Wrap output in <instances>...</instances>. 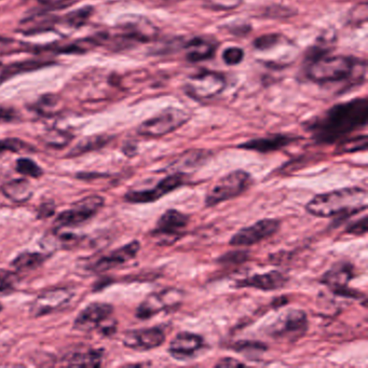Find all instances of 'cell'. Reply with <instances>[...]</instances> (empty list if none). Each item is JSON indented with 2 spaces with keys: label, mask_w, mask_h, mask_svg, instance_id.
I'll return each instance as SVG.
<instances>
[{
  "label": "cell",
  "mask_w": 368,
  "mask_h": 368,
  "mask_svg": "<svg viewBox=\"0 0 368 368\" xmlns=\"http://www.w3.org/2000/svg\"><path fill=\"white\" fill-rule=\"evenodd\" d=\"M327 38L306 51L303 69L306 78L319 86L345 84V88L363 84L366 77V62L343 54H333Z\"/></svg>",
  "instance_id": "obj_1"
},
{
  "label": "cell",
  "mask_w": 368,
  "mask_h": 368,
  "mask_svg": "<svg viewBox=\"0 0 368 368\" xmlns=\"http://www.w3.org/2000/svg\"><path fill=\"white\" fill-rule=\"evenodd\" d=\"M368 122L367 97H356L334 106L305 122L306 131L320 145H332L364 129Z\"/></svg>",
  "instance_id": "obj_2"
},
{
  "label": "cell",
  "mask_w": 368,
  "mask_h": 368,
  "mask_svg": "<svg viewBox=\"0 0 368 368\" xmlns=\"http://www.w3.org/2000/svg\"><path fill=\"white\" fill-rule=\"evenodd\" d=\"M308 214L319 218H333L336 222L349 218L367 209V192L360 187H345L341 189L315 194L305 207Z\"/></svg>",
  "instance_id": "obj_3"
},
{
  "label": "cell",
  "mask_w": 368,
  "mask_h": 368,
  "mask_svg": "<svg viewBox=\"0 0 368 368\" xmlns=\"http://www.w3.org/2000/svg\"><path fill=\"white\" fill-rule=\"evenodd\" d=\"M254 183L252 175L244 170H235L220 177L209 187L205 194V205L207 207L235 199L250 189Z\"/></svg>",
  "instance_id": "obj_4"
},
{
  "label": "cell",
  "mask_w": 368,
  "mask_h": 368,
  "mask_svg": "<svg viewBox=\"0 0 368 368\" xmlns=\"http://www.w3.org/2000/svg\"><path fill=\"white\" fill-rule=\"evenodd\" d=\"M115 43L120 49L129 48L135 43L156 41L159 37V28L145 16L131 14L122 18L117 26Z\"/></svg>",
  "instance_id": "obj_5"
},
{
  "label": "cell",
  "mask_w": 368,
  "mask_h": 368,
  "mask_svg": "<svg viewBox=\"0 0 368 368\" xmlns=\"http://www.w3.org/2000/svg\"><path fill=\"white\" fill-rule=\"evenodd\" d=\"M190 118L192 115L185 109L169 106L162 109L156 116L141 122L137 128V133L148 139H160L181 129Z\"/></svg>",
  "instance_id": "obj_6"
},
{
  "label": "cell",
  "mask_w": 368,
  "mask_h": 368,
  "mask_svg": "<svg viewBox=\"0 0 368 368\" xmlns=\"http://www.w3.org/2000/svg\"><path fill=\"white\" fill-rule=\"evenodd\" d=\"M309 320L305 311L292 309L281 314L265 330L266 335L277 341L295 343L307 334Z\"/></svg>",
  "instance_id": "obj_7"
},
{
  "label": "cell",
  "mask_w": 368,
  "mask_h": 368,
  "mask_svg": "<svg viewBox=\"0 0 368 368\" xmlns=\"http://www.w3.org/2000/svg\"><path fill=\"white\" fill-rule=\"evenodd\" d=\"M113 313L114 307L109 303H90L77 315L73 328L80 332L97 330L102 335H113L117 330V321L113 318Z\"/></svg>",
  "instance_id": "obj_8"
},
{
  "label": "cell",
  "mask_w": 368,
  "mask_h": 368,
  "mask_svg": "<svg viewBox=\"0 0 368 368\" xmlns=\"http://www.w3.org/2000/svg\"><path fill=\"white\" fill-rule=\"evenodd\" d=\"M227 88V78L220 71L202 69L188 77L183 90L194 101L203 102L220 95Z\"/></svg>",
  "instance_id": "obj_9"
},
{
  "label": "cell",
  "mask_w": 368,
  "mask_h": 368,
  "mask_svg": "<svg viewBox=\"0 0 368 368\" xmlns=\"http://www.w3.org/2000/svg\"><path fill=\"white\" fill-rule=\"evenodd\" d=\"M189 222V215L179 209H168L157 220L150 235L160 246H172L185 237Z\"/></svg>",
  "instance_id": "obj_10"
},
{
  "label": "cell",
  "mask_w": 368,
  "mask_h": 368,
  "mask_svg": "<svg viewBox=\"0 0 368 368\" xmlns=\"http://www.w3.org/2000/svg\"><path fill=\"white\" fill-rule=\"evenodd\" d=\"M189 175L185 172H172L171 174L162 179L152 188L148 189L130 190L124 194V201L132 205L154 203L167 194L175 192L188 182Z\"/></svg>",
  "instance_id": "obj_11"
},
{
  "label": "cell",
  "mask_w": 368,
  "mask_h": 368,
  "mask_svg": "<svg viewBox=\"0 0 368 368\" xmlns=\"http://www.w3.org/2000/svg\"><path fill=\"white\" fill-rule=\"evenodd\" d=\"M184 292L175 288H168L152 292L137 307L135 317L139 320H149L160 312L176 310L182 305Z\"/></svg>",
  "instance_id": "obj_12"
},
{
  "label": "cell",
  "mask_w": 368,
  "mask_h": 368,
  "mask_svg": "<svg viewBox=\"0 0 368 368\" xmlns=\"http://www.w3.org/2000/svg\"><path fill=\"white\" fill-rule=\"evenodd\" d=\"M354 275L356 271L353 264L341 260L324 273L321 277L320 283L327 286L334 295L349 299H360L365 297L364 294L349 286V283L354 277Z\"/></svg>",
  "instance_id": "obj_13"
},
{
  "label": "cell",
  "mask_w": 368,
  "mask_h": 368,
  "mask_svg": "<svg viewBox=\"0 0 368 368\" xmlns=\"http://www.w3.org/2000/svg\"><path fill=\"white\" fill-rule=\"evenodd\" d=\"M104 198L96 194L79 200L71 209H66L56 217V227H75L88 222L104 207Z\"/></svg>",
  "instance_id": "obj_14"
},
{
  "label": "cell",
  "mask_w": 368,
  "mask_h": 368,
  "mask_svg": "<svg viewBox=\"0 0 368 368\" xmlns=\"http://www.w3.org/2000/svg\"><path fill=\"white\" fill-rule=\"evenodd\" d=\"M281 228V220L275 218H262L255 224L241 228L229 240L232 247H250L269 239Z\"/></svg>",
  "instance_id": "obj_15"
},
{
  "label": "cell",
  "mask_w": 368,
  "mask_h": 368,
  "mask_svg": "<svg viewBox=\"0 0 368 368\" xmlns=\"http://www.w3.org/2000/svg\"><path fill=\"white\" fill-rule=\"evenodd\" d=\"M167 335L161 326L154 327L139 328V330H128L124 333V347L139 352L154 350L163 345Z\"/></svg>",
  "instance_id": "obj_16"
},
{
  "label": "cell",
  "mask_w": 368,
  "mask_h": 368,
  "mask_svg": "<svg viewBox=\"0 0 368 368\" xmlns=\"http://www.w3.org/2000/svg\"><path fill=\"white\" fill-rule=\"evenodd\" d=\"M71 298L73 292L69 288H58L43 290L32 303L30 313L34 318L50 314L67 305Z\"/></svg>",
  "instance_id": "obj_17"
},
{
  "label": "cell",
  "mask_w": 368,
  "mask_h": 368,
  "mask_svg": "<svg viewBox=\"0 0 368 368\" xmlns=\"http://www.w3.org/2000/svg\"><path fill=\"white\" fill-rule=\"evenodd\" d=\"M205 347V338L199 334L184 330L179 332L172 339L168 352L176 360H189L203 350Z\"/></svg>",
  "instance_id": "obj_18"
},
{
  "label": "cell",
  "mask_w": 368,
  "mask_h": 368,
  "mask_svg": "<svg viewBox=\"0 0 368 368\" xmlns=\"http://www.w3.org/2000/svg\"><path fill=\"white\" fill-rule=\"evenodd\" d=\"M139 250H141V243L137 240H134L132 242L124 244V246H120L103 257L99 258L94 264H92L90 270L95 273L108 271L113 268L124 265L130 260H134L139 254Z\"/></svg>",
  "instance_id": "obj_19"
},
{
  "label": "cell",
  "mask_w": 368,
  "mask_h": 368,
  "mask_svg": "<svg viewBox=\"0 0 368 368\" xmlns=\"http://www.w3.org/2000/svg\"><path fill=\"white\" fill-rule=\"evenodd\" d=\"M288 275L277 271L271 270L262 275H254L244 277L241 280L235 281V288H255L262 292H273V290H281L288 284Z\"/></svg>",
  "instance_id": "obj_20"
},
{
  "label": "cell",
  "mask_w": 368,
  "mask_h": 368,
  "mask_svg": "<svg viewBox=\"0 0 368 368\" xmlns=\"http://www.w3.org/2000/svg\"><path fill=\"white\" fill-rule=\"evenodd\" d=\"M218 46L220 43L212 36H196L183 43V49L186 51L185 58L187 62L192 64L212 60Z\"/></svg>",
  "instance_id": "obj_21"
},
{
  "label": "cell",
  "mask_w": 368,
  "mask_h": 368,
  "mask_svg": "<svg viewBox=\"0 0 368 368\" xmlns=\"http://www.w3.org/2000/svg\"><path fill=\"white\" fill-rule=\"evenodd\" d=\"M300 137L290 134H271L265 137H257L244 141L238 145L237 148L258 152V154H269L279 152L285 147L290 146L292 143L299 141Z\"/></svg>",
  "instance_id": "obj_22"
},
{
  "label": "cell",
  "mask_w": 368,
  "mask_h": 368,
  "mask_svg": "<svg viewBox=\"0 0 368 368\" xmlns=\"http://www.w3.org/2000/svg\"><path fill=\"white\" fill-rule=\"evenodd\" d=\"M58 22V18L56 16H50L47 13H37L21 21L18 31L24 35L43 33L52 31Z\"/></svg>",
  "instance_id": "obj_23"
},
{
  "label": "cell",
  "mask_w": 368,
  "mask_h": 368,
  "mask_svg": "<svg viewBox=\"0 0 368 368\" xmlns=\"http://www.w3.org/2000/svg\"><path fill=\"white\" fill-rule=\"evenodd\" d=\"M1 192L5 198L14 203H25L33 197V185L25 179H12L1 187Z\"/></svg>",
  "instance_id": "obj_24"
},
{
  "label": "cell",
  "mask_w": 368,
  "mask_h": 368,
  "mask_svg": "<svg viewBox=\"0 0 368 368\" xmlns=\"http://www.w3.org/2000/svg\"><path fill=\"white\" fill-rule=\"evenodd\" d=\"M212 156V152L205 149H192L185 152L184 154L175 160L171 164V168L174 172H184L187 169H196L201 167ZM186 173V172H185Z\"/></svg>",
  "instance_id": "obj_25"
},
{
  "label": "cell",
  "mask_w": 368,
  "mask_h": 368,
  "mask_svg": "<svg viewBox=\"0 0 368 368\" xmlns=\"http://www.w3.org/2000/svg\"><path fill=\"white\" fill-rule=\"evenodd\" d=\"M54 64V62L46 61V60H27V61L10 64V65L5 66V69L0 73V84H3L13 77L18 76V75L45 69V67H49Z\"/></svg>",
  "instance_id": "obj_26"
},
{
  "label": "cell",
  "mask_w": 368,
  "mask_h": 368,
  "mask_svg": "<svg viewBox=\"0 0 368 368\" xmlns=\"http://www.w3.org/2000/svg\"><path fill=\"white\" fill-rule=\"evenodd\" d=\"M111 141V137L108 135H93V137H87V139L79 141L78 144L73 147L66 157L75 158V157L81 156L87 152H95V150H99V149L106 146Z\"/></svg>",
  "instance_id": "obj_27"
},
{
  "label": "cell",
  "mask_w": 368,
  "mask_h": 368,
  "mask_svg": "<svg viewBox=\"0 0 368 368\" xmlns=\"http://www.w3.org/2000/svg\"><path fill=\"white\" fill-rule=\"evenodd\" d=\"M103 351L87 350L84 352H76L67 358V365L79 366V367H99L102 364Z\"/></svg>",
  "instance_id": "obj_28"
},
{
  "label": "cell",
  "mask_w": 368,
  "mask_h": 368,
  "mask_svg": "<svg viewBox=\"0 0 368 368\" xmlns=\"http://www.w3.org/2000/svg\"><path fill=\"white\" fill-rule=\"evenodd\" d=\"M46 254L41 253L24 252L21 253L11 262V266L16 268L18 271H26V270L35 269L43 265L46 262Z\"/></svg>",
  "instance_id": "obj_29"
},
{
  "label": "cell",
  "mask_w": 368,
  "mask_h": 368,
  "mask_svg": "<svg viewBox=\"0 0 368 368\" xmlns=\"http://www.w3.org/2000/svg\"><path fill=\"white\" fill-rule=\"evenodd\" d=\"M368 147L367 135L345 137L338 141L335 149V154H354V152H366Z\"/></svg>",
  "instance_id": "obj_30"
},
{
  "label": "cell",
  "mask_w": 368,
  "mask_h": 368,
  "mask_svg": "<svg viewBox=\"0 0 368 368\" xmlns=\"http://www.w3.org/2000/svg\"><path fill=\"white\" fill-rule=\"evenodd\" d=\"M73 135L69 132L62 131V130L54 129L46 132L41 137V141L46 146L54 149H62L71 143Z\"/></svg>",
  "instance_id": "obj_31"
},
{
  "label": "cell",
  "mask_w": 368,
  "mask_h": 368,
  "mask_svg": "<svg viewBox=\"0 0 368 368\" xmlns=\"http://www.w3.org/2000/svg\"><path fill=\"white\" fill-rule=\"evenodd\" d=\"M93 12V7H84V8L77 9V10L67 13L64 18V22L71 27L80 28L88 23V21L90 20Z\"/></svg>",
  "instance_id": "obj_32"
},
{
  "label": "cell",
  "mask_w": 368,
  "mask_h": 368,
  "mask_svg": "<svg viewBox=\"0 0 368 368\" xmlns=\"http://www.w3.org/2000/svg\"><path fill=\"white\" fill-rule=\"evenodd\" d=\"M230 348L235 352L243 353L246 356H257V354L266 352L268 350V347L265 343L254 341H235Z\"/></svg>",
  "instance_id": "obj_33"
},
{
  "label": "cell",
  "mask_w": 368,
  "mask_h": 368,
  "mask_svg": "<svg viewBox=\"0 0 368 368\" xmlns=\"http://www.w3.org/2000/svg\"><path fill=\"white\" fill-rule=\"evenodd\" d=\"M16 170L20 174L33 177V179H41L43 175V170L39 167L38 164L28 158H20L16 160Z\"/></svg>",
  "instance_id": "obj_34"
},
{
  "label": "cell",
  "mask_w": 368,
  "mask_h": 368,
  "mask_svg": "<svg viewBox=\"0 0 368 368\" xmlns=\"http://www.w3.org/2000/svg\"><path fill=\"white\" fill-rule=\"evenodd\" d=\"M249 260H250V253L247 251L235 250L220 255V257L217 258L216 262L222 266H237L242 265Z\"/></svg>",
  "instance_id": "obj_35"
},
{
  "label": "cell",
  "mask_w": 368,
  "mask_h": 368,
  "mask_svg": "<svg viewBox=\"0 0 368 368\" xmlns=\"http://www.w3.org/2000/svg\"><path fill=\"white\" fill-rule=\"evenodd\" d=\"M283 36L280 34H265L253 41V47L257 51H268L280 45Z\"/></svg>",
  "instance_id": "obj_36"
},
{
  "label": "cell",
  "mask_w": 368,
  "mask_h": 368,
  "mask_svg": "<svg viewBox=\"0 0 368 368\" xmlns=\"http://www.w3.org/2000/svg\"><path fill=\"white\" fill-rule=\"evenodd\" d=\"M5 152L18 154L21 152H34V148L26 144L25 141L19 139H0V154Z\"/></svg>",
  "instance_id": "obj_37"
},
{
  "label": "cell",
  "mask_w": 368,
  "mask_h": 368,
  "mask_svg": "<svg viewBox=\"0 0 368 368\" xmlns=\"http://www.w3.org/2000/svg\"><path fill=\"white\" fill-rule=\"evenodd\" d=\"M205 8L214 11H231L239 8L243 0H202Z\"/></svg>",
  "instance_id": "obj_38"
},
{
  "label": "cell",
  "mask_w": 368,
  "mask_h": 368,
  "mask_svg": "<svg viewBox=\"0 0 368 368\" xmlns=\"http://www.w3.org/2000/svg\"><path fill=\"white\" fill-rule=\"evenodd\" d=\"M244 50L240 47H229L222 51V58L228 66H235L242 63L244 60Z\"/></svg>",
  "instance_id": "obj_39"
},
{
  "label": "cell",
  "mask_w": 368,
  "mask_h": 368,
  "mask_svg": "<svg viewBox=\"0 0 368 368\" xmlns=\"http://www.w3.org/2000/svg\"><path fill=\"white\" fill-rule=\"evenodd\" d=\"M32 47L28 43H20L13 39L0 38V56L1 54H12L23 50H31Z\"/></svg>",
  "instance_id": "obj_40"
},
{
  "label": "cell",
  "mask_w": 368,
  "mask_h": 368,
  "mask_svg": "<svg viewBox=\"0 0 368 368\" xmlns=\"http://www.w3.org/2000/svg\"><path fill=\"white\" fill-rule=\"evenodd\" d=\"M58 106V99L54 95L43 96V99L36 105V109L43 115L54 114V109Z\"/></svg>",
  "instance_id": "obj_41"
},
{
  "label": "cell",
  "mask_w": 368,
  "mask_h": 368,
  "mask_svg": "<svg viewBox=\"0 0 368 368\" xmlns=\"http://www.w3.org/2000/svg\"><path fill=\"white\" fill-rule=\"evenodd\" d=\"M366 232H367V216L366 215H364L360 220L351 222L345 229V233L356 235V237L366 235Z\"/></svg>",
  "instance_id": "obj_42"
},
{
  "label": "cell",
  "mask_w": 368,
  "mask_h": 368,
  "mask_svg": "<svg viewBox=\"0 0 368 368\" xmlns=\"http://www.w3.org/2000/svg\"><path fill=\"white\" fill-rule=\"evenodd\" d=\"M56 213V205L54 202H45L38 209V220H46Z\"/></svg>",
  "instance_id": "obj_43"
},
{
  "label": "cell",
  "mask_w": 368,
  "mask_h": 368,
  "mask_svg": "<svg viewBox=\"0 0 368 368\" xmlns=\"http://www.w3.org/2000/svg\"><path fill=\"white\" fill-rule=\"evenodd\" d=\"M244 366L245 363H243L241 360H237L235 358H229V356L220 358L215 364V367H244Z\"/></svg>",
  "instance_id": "obj_44"
},
{
  "label": "cell",
  "mask_w": 368,
  "mask_h": 368,
  "mask_svg": "<svg viewBox=\"0 0 368 368\" xmlns=\"http://www.w3.org/2000/svg\"><path fill=\"white\" fill-rule=\"evenodd\" d=\"M16 118V113L14 109L0 105V122H12Z\"/></svg>",
  "instance_id": "obj_45"
},
{
  "label": "cell",
  "mask_w": 368,
  "mask_h": 368,
  "mask_svg": "<svg viewBox=\"0 0 368 368\" xmlns=\"http://www.w3.org/2000/svg\"><path fill=\"white\" fill-rule=\"evenodd\" d=\"M12 288V281L8 275H0V292H5Z\"/></svg>",
  "instance_id": "obj_46"
},
{
  "label": "cell",
  "mask_w": 368,
  "mask_h": 368,
  "mask_svg": "<svg viewBox=\"0 0 368 368\" xmlns=\"http://www.w3.org/2000/svg\"><path fill=\"white\" fill-rule=\"evenodd\" d=\"M41 5H47V7H51V8H60L65 3H69L71 0H38Z\"/></svg>",
  "instance_id": "obj_47"
},
{
  "label": "cell",
  "mask_w": 368,
  "mask_h": 368,
  "mask_svg": "<svg viewBox=\"0 0 368 368\" xmlns=\"http://www.w3.org/2000/svg\"><path fill=\"white\" fill-rule=\"evenodd\" d=\"M288 297L286 296H281V297L275 298V300L273 301V307H275V309H279V308L288 305Z\"/></svg>",
  "instance_id": "obj_48"
},
{
  "label": "cell",
  "mask_w": 368,
  "mask_h": 368,
  "mask_svg": "<svg viewBox=\"0 0 368 368\" xmlns=\"http://www.w3.org/2000/svg\"><path fill=\"white\" fill-rule=\"evenodd\" d=\"M3 311V306H1V303H0V312Z\"/></svg>",
  "instance_id": "obj_49"
},
{
  "label": "cell",
  "mask_w": 368,
  "mask_h": 368,
  "mask_svg": "<svg viewBox=\"0 0 368 368\" xmlns=\"http://www.w3.org/2000/svg\"><path fill=\"white\" fill-rule=\"evenodd\" d=\"M0 66H1V64H0Z\"/></svg>",
  "instance_id": "obj_50"
}]
</instances>
